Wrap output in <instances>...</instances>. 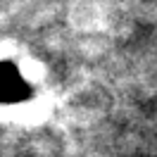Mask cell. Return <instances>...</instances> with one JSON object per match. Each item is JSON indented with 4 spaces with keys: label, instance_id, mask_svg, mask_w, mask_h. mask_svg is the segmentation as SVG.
Segmentation results:
<instances>
[{
    "label": "cell",
    "instance_id": "obj_1",
    "mask_svg": "<svg viewBox=\"0 0 157 157\" xmlns=\"http://www.w3.org/2000/svg\"><path fill=\"white\" fill-rule=\"evenodd\" d=\"M31 95L29 81L19 74V69L12 62H0V102L2 105H12V102H21Z\"/></svg>",
    "mask_w": 157,
    "mask_h": 157
}]
</instances>
